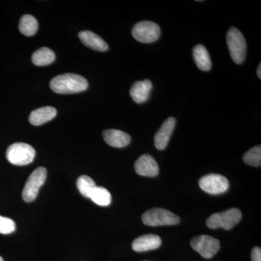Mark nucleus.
<instances>
[{"label": "nucleus", "mask_w": 261, "mask_h": 261, "mask_svg": "<svg viewBox=\"0 0 261 261\" xmlns=\"http://www.w3.org/2000/svg\"><path fill=\"white\" fill-rule=\"evenodd\" d=\"M91 199L94 203L99 206H108L111 203V193L102 187H96L91 195Z\"/></svg>", "instance_id": "20"}, {"label": "nucleus", "mask_w": 261, "mask_h": 261, "mask_svg": "<svg viewBox=\"0 0 261 261\" xmlns=\"http://www.w3.org/2000/svg\"><path fill=\"white\" fill-rule=\"evenodd\" d=\"M199 185L203 191L211 195H220L228 190L229 182L222 175L211 173L200 178Z\"/></svg>", "instance_id": "8"}, {"label": "nucleus", "mask_w": 261, "mask_h": 261, "mask_svg": "<svg viewBox=\"0 0 261 261\" xmlns=\"http://www.w3.org/2000/svg\"><path fill=\"white\" fill-rule=\"evenodd\" d=\"M36 151L32 146L23 142H16L7 149L8 161L15 166H27L33 162Z\"/></svg>", "instance_id": "3"}, {"label": "nucleus", "mask_w": 261, "mask_h": 261, "mask_svg": "<svg viewBox=\"0 0 261 261\" xmlns=\"http://www.w3.org/2000/svg\"><path fill=\"white\" fill-rule=\"evenodd\" d=\"M132 36L138 42L149 44L159 39L161 28L154 22L148 20L139 22L132 29Z\"/></svg>", "instance_id": "7"}, {"label": "nucleus", "mask_w": 261, "mask_h": 261, "mask_svg": "<svg viewBox=\"0 0 261 261\" xmlns=\"http://www.w3.org/2000/svg\"><path fill=\"white\" fill-rule=\"evenodd\" d=\"M88 82L82 75L65 73L55 77L50 82V88L58 94H74L88 88Z\"/></svg>", "instance_id": "1"}, {"label": "nucleus", "mask_w": 261, "mask_h": 261, "mask_svg": "<svg viewBox=\"0 0 261 261\" xmlns=\"http://www.w3.org/2000/svg\"><path fill=\"white\" fill-rule=\"evenodd\" d=\"M226 42L233 61L236 64H242L247 53V44L243 34L238 29L232 27L226 34Z\"/></svg>", "instance_id": "2"}, {"label": "nucleus", "mask_w": 261, "mask_h": 261, "mask_svg": "<svg viewBox=\"0 0 261 261\" xmlns=\"http://www.w3.org/2000/svg\"><path fill=\"white\" fill-rule=\"evenodd\" d=\"M135 169L140 176L154 177L159 173V167L155 160L149 154H142L136 161Z\"/></svg>", "instance_id": "10"}, {"label": "nucleus", "mask_w": 261, "mask_h": 261, "mask_svg": "<svg viewBox=\"0 0 261 261\" xmlns=\"http://www.w3.org/2000/svg\"><path fill=\"white\" fill-rule=\"evenodd\" d=\"M15 229V224L13 220L9 218L0 216V233L9 234Z\"/></svg>", "instance_id": "23"}, {"label": "nucleus", "mask_w": 261, "mask_h": 261, "mask_svg": "<svg viewBox=\"0 0 261 261\" xmlns=\"http://www.w3.org/2000/svg\"><path fill=\"white\" fill-rule=\"evenodd\" d=\"M161 239L155 234H145L136 239L132 248L136 252H142L155 250L161 245Z\"/></svg>", "instance_id": "12"}, {"label": "nucleus", "mask_w": 261, "mask_h": 261, "mask_svg": "<svg viewBox=\"0 0 261 261\" xmlns=\"http://www.w3.org/2000/svg\"><path fill=\"white\" fill-rule=\"evenodd\" d=\"M152 89V84L150 81L145 80L135 82L130 89V95L136 103L141 104L149 99V94Z\"/></svg>", "instance_id": "14"}, {"label": "nucleus", "mask_w": 261, "mask_h": 261, "mask_svg": "<svg viewBox=\"0 0 261 261\" xmlns=\"http://www.w3.org/2000/svg\"><path fill=\"white\" fill-rule=\"evenodd\" d=\"M176 121L173 117L167 118L154 135V142L156 148L163 150L167 147L170 138L172 135Z\"/></svg>", "instance_id": "11"}, {"label": "nucleus", "mask_w": 261, "mask_h": 261, "mask_svg": "<svg viewBox=\"0 0 261 261\" xmlns=\"http://www.w3.org/2000/svg\"><path fill=\"white\" fill-rule=\"evenodd\" d=\"M242 216L241 211L239 209H228L223 212L213 214L207 219L206 224L212 229L222 228L225 230H229L240 222Z\"/></svg>", "instance_id": "4"}, {"label": "nucleus", "mask_w": 261, "mask_h": 261, "mask_svg": "<svg viewBox=\"0 0 261 261\" xmlns=\"http://www.w3.org/2000/svg\"><path fill=\"white\" fill-rule=\"evenodd\" d=\"M103 138L111 147L122 148L129 145L130 137L126 132L117 129H108L103 132Z\"/></svg>", "instance_id": "13"}, {"label": "nucleus", "mask_w": 261, "mask_h": 261, "mask_svg": "<svg viewBox=\"0 0 261 261\" xmlns=\"http://www.w3.org/2000/svg\"><path fill=\"white\" fill-rule=\"evenodd\" d=\"M57 115V110L51 106L38 108L31 113L29 122L34 126H40L53 120Z\"/></svg>", "instance_id": "16"}, {"label": "nucleus", "mask_w": 261, "mask_h": 261, "mask_svg": "<svg viewBox=\"0 0 261 261\" xmlns=\"http://www.w3.org/2000/svg\"><path fill=\"white\" fill-rule=\"evenodd\" d=\"M191 246L205 258L214 257L220 249V242L209 235H200L191 240Z\"/></svg>", "instance_id": "9"}, {"label": "nucleus", "mask_w": 261, "mask_h": 261, "mask_svg": "<svg viewBox=\"0 0 261 261\" xmlns=\"http://www.w3.org/2000/svg\"><path fill=\"white\" fill-rule=\"evenodd\" d=\"M257 76H258V78L260 79V78H261V65L260 64H259L258 67H257Z\"/></svg>", "instance_id": "25"}, {"label": "nucleus", "mask_w": 261, "mask_h": 261, "mask_svg": "<svg viewBox=\"0 0 261 261\" xmlns=\"http://www.w3.org/2000/svg\"><path fill=\"white\" fill-rule=\"evenodd\" d=\"M97 187L95 182L88 176H82L77 180V187L80 193L86 197H90L92 192Z\"/></svg>", "instance_id": "21"}, {"label": "nucleus", "mask_w": 261, "mask_h": 261, "mask_svg": "<svg viewBox=\"0 0 261 261\" xmlns=\"http://www.w3.org/2000/svg\"><path fill=\"white\" fill-rule=\"evenodd\" d=\"M37 19L32 15H24L21 17L19 23V30L27 37H32L38 30Z\"/></svg>", "instance_id": "19"}, {"label": "nucleus", "mask_w": 261, "mask_h": 261, "mask_svg": "<svg viewBox=\"0 0 261 261\" xmlns=\"http://www.w3.org/2000/svg\"><path fill=\"white\" fill-rule=\"evenodd\" d=\"M47 176V169L44 167L38 168L33 171L25 183L22 193L23 199L25 202H30L35 200L39 189L44 185Z\"/></svg>", "instance_id": "6"}, {"label": "nucleus", "mask_w": 261, "mask_h": 261, "mask_svg": "<svg viewBox=\"0 0 261 261\" xmlns=\"http://www.w3.org/2000/svg\"><path fill=\"white\" fill-rule=\"evenodd\" d=\"M193 58L197 68L202 71H208L211 68L210 55L202 44H198L193 49Z\"/></svg>", "instance_id": "17"}, {"label": "nucleus", "mask_w": 261, "mask_h": 261, "mask_svg": "<svg viewBox=\"0 0 261 261\" xmlns=\"http://www.w3.org/2000/svg\"><path fill=\"white\" fill-rule=\"evenodd\" d=\"M81 42L87 47L93 50L106 51L108 49V45L106 41L90 31H83L79 34Z\"/></svg>", "instance_id": "15"}, {"label": "nucleus", "mask_w": 261, "mask_h": 261, "mask_svg": "<svg viewBox=\"0 0 261 261\" xmlns=\"http://www.w3.org/2000/svg\"><path fill=\"white\" fill-rule=\"evenodd\" d=\"M0 261H4V260H3V257H2L1 256H0Z\"/></svg>", "instance_id": "26"}, {"label": "nucleus", "mask_w": 261, "mask_h": 261, "mask_svg": "<svg viewBox=\"0 0 261 261\" xmlns=\"http://www.w3.org/2000/svg\"><path fill=\"white\" fill-rule=\"evenodd\" d=\"M243 161L249 166L260 167L261 165V147L255 146L249 149L243 156Z\"/></svg>", "instance_id": "22"}, {"label": "nucleus", "mask_w": 261, "mask_h": 261, "mask_svg": "<svg viewBox=\"0 0 261 261\" xmlns=\"http://www.w3.org/2000/svg\"><path fill=\"white\" fill-rule=\"evenodd\" d=\"M252 261H261V249L259 247H255L252 249L251 252Z\"/></svg>", "instance_id": "24"}, {"label": "nucleus", "mask_w": 261, "mask_h": 261, "mask_svg": "<svg viewBox=\"0 0 261 261\" xmlns=\"http://www.w3.org/2000/svg\"><path fill=\"white\" fill-rule=\"evenodd\" d=\"M142 221L147 226H172L178 224L180 222L179 218L173 214L171 211L166 209L154 208L146 211L142 215Z\"/></svg>", "instance_id": "5"}, {"label": "nucleus", "mask_w": 261, "mask_h": 261, "mask_svg": "<svg viewBox=\"0 0 261 261\" xmlns=\"http://www.w3.org/2000/svg\"><path fill=\"white\" fill-rule=\"evenodd\" d=\"M33 63L37 66H45L56 60L54 51L48 47H42L34 51L32 58Z\"/></svg>", "instance_id": "18"}]
</instances>
